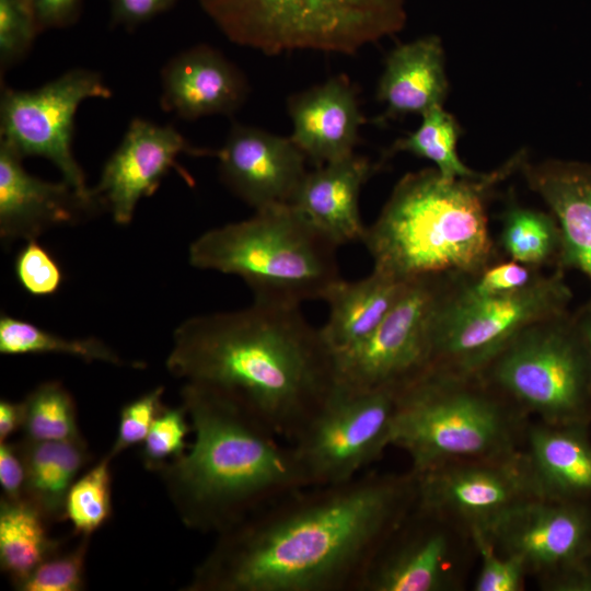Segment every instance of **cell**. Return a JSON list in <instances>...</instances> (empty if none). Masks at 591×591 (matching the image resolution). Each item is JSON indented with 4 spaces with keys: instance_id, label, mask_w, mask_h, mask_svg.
<instances>
[{
    "instance_id": "cell-1",
    "label": "cell",
    "mask_w": 591,
    "mask_h": 591,
    "mask_svg": "<svg viewBox=\"0 0 591 591\" xmlns=\"http://www.w3.org/2000/svg\"><path fill=\"white\" fill-rule=\"evenodd\" d=\"M416 497L413 472L292 491L218 534L185 590L359 591Z\"/></svg>"
},
{
    "instance_id": "cell-2",
    "label": "cell",
    "mask_w": 591,
    "mask_h": 591,
    "mask_svg": "<svg viewBox=\"0 0 591 591\" xmlns=\"http://www.w3.org/2000/svg\"><path fill=\"white\" fill-rule=\"evenodd\" d=\"M166 368L231 399L290 442L336 384L334 355L300 306L258 300L182 322Z\"/></svg>"
},
{
    "instance_id": "cell-3",
    "label": "cell",
    "mask_w": 591,
    "mask_h": 591,
    "mask_svg": "<svg viewBox=\"0 0 591 591\" xmlns=\"http://www.w3.org/2000/svg\"><path fill=\"white\" fill-rule=\"evenodd\" d=\"M181 397L195 440L157 473L187 528L218 535L308 487L292 447L237 404L193 383Z\"/></svg>"
},
{
    "instance_id": "cell-4",
    "label": "cell",
    "mask_w": 591,
    "mask_h": 591,
    "mask_svg": "<svg viewBox=\"0 0 591 591\" xmlns=\"http://www.w3.org/2000/svg\"><path fill=\"white\" fill-rule=\"evenodd\" d=\"M525 157L519 152L476 177L448 179L436 167L405 174L362 239L373 269L407 281L470 275L497 260L488 199Z\"/></svg>"
},
{
    "instance_id": "cell-5",
    "label": "cell",
    "mask_w": 591,
    "mask_h": 591,
    "mask_svg": "<svg viewBox=\"0 0 591 591\" xmlns=\"http://www.w3.org/2000/svg\"><path fill=\"white\" fill-rule=\"evenodd\" d=\"M337 246L291 204L255 210L192 242L189 264L242 278L254 300L296 305L325 300L341 279Z\"/></svg>"
},
{
    "instance_id": "cell-6",
    "label": "cell",
    "mask_w": 591,
    "mask_h": 591,
    "mask_svg": "<svg viewBox=\"0 0 591 591\" xmlns=\"http://www.w3.org/2000/svg\"><path fill=\"white\" fill-rule=\"evenodd\" d=\"M495 390L478 375L429 368L396 393L390 444L414 474L445 463L513 453V428Z\"/></svg>"
},
{
    "instance_id": "cell-7",
    "label": "cell",
    "mask_w": 591,
    "mask_h": 591,
    "mask_svg": "<svg viewBox=\"0 0 591 591\" xmlns=\"http://www.w3.org/2000/svg\"><path fill=\"white\" fill-rule=\"evenodd\" d=\"M229 40L277 55L292 50L355 54L399 32L404 0H199Z\"/></svg>"
},
{
    "instance_id": "cell-8",
    "label": "cell",
    "mask_w": 591,
    "mask_h": 591,
    "mask_svg": "<svg viewBox=\"0 0 591 591\" xmlns=\"http://www.w3.org/2000/svg\"><path fill=\"white\" fill-rule=\"evenodd\" d=\"M478 376L548 425H579L591 405V359L569 312L520 331Z\"/></svg>"
},
{
    "instance_id": "cell-9",
    "label": "cell",
    "mask_w": 591,
    "mask_h": 591,
    "mask_svg": "<svg viewBox=\"0 0 591 591\" xmlns=\"http://www.w3.org/2000/svg\"><path fill=\"white\" fill-rule=\"evenodd\" d=\"M455 276L439 304L429 368L456 374L479 375L520 331L568 312L571 300L558 267L522 290L493 297L461 292Z\"/></svg>"
},
{
    "instance_id": "cell-10",
    "label": "cell",
    "mask_w": 591,
    "mask_h": 591,
    "mask_svg": "<svg viewBox=\"0 0 591 591\" xmlns=\"http://www.w3.org/2000/svg\"><path fill=\"white\" fill-rule=\"evenodd\" d=\"M396 391L339 384L291 442L306 486L356 478L390 444Z\"/></svg>"
},
{
    "instance_id": "cell-11",
    "label": "cell",
    "mask_w": 591,
    "mask_h": 591,
    "mask_svg": "<svg viewBox=\"0 0 591 591\" xmlns=\"http://www.w3.org/2000/svg\"><path fill=\"white\" fill-rule=\"evenodd\" d=\"M450 277L410 279L378 328L356 348L334 357L336 383L397 392L424 373L430 366L436 316Z\"/></svg>"
},
{
    "instance_id": "cell-12",
    "label": "cell",
    "mask_w": 591,
    "mask_h": 591,
    "mask_svg": "<svg viewBox=\"0 0 591 591\" xmlns=\"http://www.w3.org/2000/svg\"><path fill=\"white\" fill-rule=\"evenodd\" d=\"M111 88L101 73L71 69L38 89H1L0 140L22 158L42 157L61 173L62 179L88 192L85 176L72 152L74 118L89 99H109Z\"/></svg>"
},
{
    "instance_id": "cell-13",
    "label": "cell",
    "mask_w": 591,
    "mask_h": 591,
    "mask_svg": "<svg viewBox=\"0 0 591 591\" xmlns=\"http://www.w3.org/2000/svg\"><path fill=\"white\" fill-rule=\"evenodd\" d=\"M416 476V506L442 520L454 517L483 530L514 506L544 498L528 456L510 453L450 462Z\"/></svg>"
},
{
    "instance_id": "cell-14",
    "label": "cell",
    "mask_w": 591,
    "mask_h": 591,
    "mask_svg": "<svg viewBox=\"0 0 591 591\" xmlns=\"http://www.w3.org/2000/svg\"><path fill=\"white\" fill-rule=\"evenodd\" d=\"M477 530V529H472ZM479 531L495 548L526 571L557 573L591 549V524L575 505L546 498L525 500Z\"/></svg>"
},
{
    "instance_id": "cell-15",
    "label": "cell",
    "mask_w": 591,
    "mask_h": 591,
    "mask_svg": "<svg viewBox=\"0 0 591 591\" xmlns=\"http://www.w3.org/2000/svg\"><path fill=\"white\" fill-rule=\"evenodd\" d=\"M182 153L210 152L193 147L172 125L161 126L139 117L130 121L93 188L117 224L126 225L131 221L138 202L151 196L172 169L189 185L194 184L192 176L176 162Z\"/></svg>"
},
{
    "instance_id": "cell-16",
    "label": "cell",
    "mask_w": 591,
    "mask_h": 591,
    "mask_svg": "<svg viewBox=\"0 0 591 591\" xmlns=\"http://www.w3.org/2000/svg\"><path fill=\"white\" fill-rule=\"evenodd\" d=\"M225 186L254 210L291 204L306 174L305 154L291 138L234 124L213 152Z\"/></svg>"
},
{
    "instance_id": "cell-17",
    "label": "cell",
    "mask_w": 591,
    "mask_h": 591,
    "mask_svg": "<svg viewBox=\"0 0 591 591\" xmlns=\"http://www.w3.org/2000/svg\"><path fill=\"white\" fill-rule=\"evenodd\" d=\"M22 160L0 140V236L5 244L37 240L50 228L76 224L106 210L93 188L81 192L63 179L38 178Z\"/></svg>"
},
{
    "instance_id": "cell-18",
    "label": "cell",
    "mask_w": 591,
    "mask_h": 591,
    "mask_svg": "<svg viewBox=\"0 0 591 591\" xmlns=\"http://www.w3.org/2000/svg\"><path fill=\"white\" fill-rule=\"evenodd\" d=\"M415 508L381 546L359 591H440L448 587L450 536L441 518Z\"/></svg>"
},
{
    "instance_id": "cell-19",
    "label": "cell",
    "mask_w": 591,
    "mask_h": 591,
    "mask_svg": "<svg viewBox=\"0 0 591 591\" xmlns=\"http://www.w3.org/2000/svg\"><path fill=\"white\" fill-rule=\"evenodd\" d=\"M248 91L242 71L208 45L179 53L161 71V108L187 120L232 115L245 102Z\"/></svg>"
},
{
    "instance_id": "cell-20",
    "label": "cell",
    "mask_w": 591,
    "mask_h": 591,
    "mask_svg": "<svg viewBox=\"0 0 591 591\" xmlns=\"http://www.w3.org/2000/svg\"><path fill=\"white\" fill-rule=\"evenodd\" d=\"M291 140L316 166L355 153L364 119L357 92L346 76L293 94L288 100Z\"/></svg>"
},
{
    "instance_id": "cell-21",
    "label": "cell",
    "mask_w": 591,
    "mask_h": 591,
    "mask_svg": "<svg viewBox=\"0 0 591 591\" xmlns=\"http://www.w3.org/2000/svg\"><path fill=\"white\" fill-rule=\"evenodd\" d=\"M520 171L530 188L558 222L561 252L558 268H575L591 280V163L524 160Z\"/></svg>"
},
{
    "instance_id": "cell-22",
    "label": "cell",
    "mask_w": 591,
    "mask_h": 591,
    "mask_svg": "<svg viewBox=\"0 0 591 591\" xmlns=\"http://www.w3.org/2000/svg\"><path fill=\"white\" fill-rule=\"evenodd\" d=\"M376 170L356 153L306 172L292 201L337 246L360 241L367 227L359 212V195Z\"/></svg>"
},
{
    "instance_id": "cell-23",
    "label": "cell",
    "mask_w": 591,
    "mask_h": 591,
    "mask_svg": "<svg viewBox=\"0 0 591 591\" xmlns=\"http://www.w3.org/2000/svg\"><path fill=\"white\" fill-rule=\"evenodd\" d=\"M448 93V79L441 40L436 35L398 45L385 60L376 97L385 104L379 118L408 114L422 115L442 105Z\"/></svg>"
},
{
    "instance_id": "cell-24",
    "label": "cell",
    "mask_w": 591,
    "mask_h": 591,
    "mask_svg": "<svg viewBox=\"0 0 591 591\" xmlns=\"http://www.w3.org/2000/svg\"><path fill=\"white\" fill-rule=\"evenodd\" d=\"M408 281L372 269L360 280L341 278L332 287L324 300L328 317L320 331L334 357L356 348L378 328Z\"/></svg>"
},
{
    "instance_id": "cell-25",
    "label": "cell",
    "mask_w": 591,
    "mask_h": 591,
    "mask_svg": "<svg viewBox=\"0 0 591 591\" xmlns=\"http://www.w3.org/2000/svg\"><path fill=\"white\" fill-rule=\"evenodd\" d=\"M528 460L537 487L546 499L591 495V443L579 425L543 422L529 432Z\"/></svg>"
},
{
    "instance_id": "cell-26",
    "label": "cell",
    "mask_w": 591,
    "mask_h": 591,
    "mask_svg": "<svg viewBox=\"0 0 591 591\" xmlns=\"http://www.w3.org/2000/svg\"><path fill=\"white\" fill-rule=\"evenodd\" d=\"M18 444L25 466L24 499L47 522L65 520L69 489L90 461L86 443L80 437L61 441L24 438Z\"/></svg>"
},
{
    "instance_id": "cell-27",
    "label": "cell",
    "mask_w": 591,
    "mask_h": 591,
    "mask_svg": "<svg viewBox=\"0 0 591 591\" xmlns=\"http://www.w3.org/2000/svg\"><path fill=\"white\" fill-rule=\"evenodd\" d=\"M47 521L24 498L0 502V566L13 586L39 564L59 552L60 542L51 538Z\"/></svg>"
},
{
    "instance_id": "cell-28",
    "label": "cell",
    "mask_w": 591,
    "mask_h": 591,
    "mask_svg": "<svg viewBox=\"0 0 591 591\" xmlns=\"http://www.w3.org/2000/svg\"><path fill=\"white\" fill-rule=\"evenodd\" d=\"M499 246L509 259L533 268L556 264L561 252V234L552 213L509 206L501 216Z\"/></svg>"
},
{
    "instance_id": "cell-29",
    "label": "cell",
    "mask_w": 591,
    "mask_h": 591,
    "mask_svg": "<svg viewBox=\"0 0 591 591\" xmlns=\"http://www.w3.org/2000/svg\"><path fill=\"white\" fill-rule=\"evenodd\" d=\"M460 134L455 118L442 105L434 106L421 115V124L414 132L392 144L386 155L408 152L427 159L448 179L479 176L482 173L471 170L459 158L456 143Z\"/></svg>"
},
{
    "instance_id": "cell-30",
    "label": "cell",
    "mask_w": 591,
    "mask_h": 591,
    "mask_svg": "<svg viewBox=\"0 0 591 591\" xmlns=\"http://www.w3.org/2000/svg\"><path fill=\"white\" fill-rule=\"evenodd\" d=\"M0 352L3 355L61 354L80 358L85 362L126 364L123 358L99 338H63L7 314L0 317Z\"/></svg>"
},
{
    "instance_id": "cell-31",
    "label": "cell",
    "mask_w": 591,
    "mask_h": 591,
    "mask_svg": "<svg viewBox=\"0 0 591 591\" xmlns=\"http://www.w3.org/2000/svg\"><path fill=\"white\" fill-rule=\"evenodd\" d=\"M25 438L34 441H61L80 438L76 404L66 387L45 382L23 401Z\"/></svg>"
},
{
    "instance_id": "cell-32",
    "label": "cell",
    "mask_w": 591,
    "mask_h": 591,
    "mask_svg": "<svg viewBox=\"0 0 591 591\" xmlns=\"http://www.w3.org/2000/svg\"><path fill=\"white\" fill-rule=\"evenodd\" d=\"M107 453L72 484L65 502V520L73 532L91 536L112 515V473Z\"/></svg>"
},
{
    "instance_id": "cell-33",
    "label": "cell",
    "mask_w": 591,
    "mask_h": 591,
    "mask_svg": "<svg viewBox=\"0 0 591 591\" xmlns=\"http://www.w3.org/2000/svg\"><path fill=\"white\" fill-rule=\"evenodd\" d=\"M89 535L67 553H56L14 584L21 591H80L84 588Z\"/></svg>"
},
{
    "instance_id": "cell-34",
    "label": "cell",
    "mask_w": 591,
    "mask_h": 591,
    "mask_svg": "<svg viewBox=\"0 0 591 591\" xmlns=\"http://www.w3.org/2000/svg\"><path fill=\"white\" fill-rule=\"evenodd\" d=\"M190 430L192 424L183 404L178 407H164L142 442L140 456L144 467L158 472L182 456Z\"/></svg>"
},
{
    "instance_id": "cell-35",
    "label": "cell",
    "mask_w": 591,
    "mask_h": 591,
    "mask_svg": "<svg viewBox=\"0 0 591 591\" xmlns=\"http://www.w3.org/2000/svg\"><path fill=\"white\" fill-rule=\"evenodd\" d=\"M38 33L30 0H0L1 76L27 56Z\"/></svg>"
},
{
    "instance_id": "cell-36",
    "label": "cell",
    "mask_w": 591,
    "mask_h": 591,
    "mask_svg": "<svg viewBox=\"0 0 591 591\" xmlns=\"http://www.w3.org/2000/svg\"><path fill=\"white\" fill-rule=\"evenodd\" d=\"M543 273L515 260H495L470 275H456L457 289L472 297H493L522 290L535 282Z\"/></svg>"
},
{
    "instance_id": "cell-37",
    "label": "cell",
    "mask_w": 591,
    "mask_h": 591,
    "mask_svg": "<svg viewBox=\"0 0 591 591\" xmlns=\"http://www.w3.org/2000/svg\"><path fill=\"white\" fill-rule=\"evenodd\" d=\"M14 274L21 287L34 297L56 293L63 280L57 260L36 240L26 241L16 255Z\"/></svg>"
},
{
    "instance_id": "cell-38",
    "label": "cell",
    "mask_w": 591,
    "mask_h": 591,
    "mask_svg": "<svg viewBox=\"0 0 591 591\" xmlns=\"http://www.w3.org/2000/svg\"><path fill=\"white\" fill-rule=\"evenodd\" d=\"M163 386H158L125 404L119 413L115 441L108 452L115 457L126 449L144 441L157 417L164 409Z\"/></svg>"
},
{
    "instance_id": "cell-39",
    "label": "cell",
    "mask_w": 591,
    "mask_h": 591,
    "mask_svg": "<svg viewBox=\"0 0 591 591\" xmlns=\"http://www.w3.org/2000/svg\"><path fill=\"white\" fill-rule=\"evenodd\" d=\"M480 555V570L475 591H519L523 587L525 567L517 558L499 553L477 530H471Z\"/></svg>"
},
{
    "instance_id": "cell-40",
    "label": "cell",
    "mask_w": 591,
    "mask_h": 591,
    "mask_svg": "<svg viewBox=\"0 0 591 591\" xmlns=\"http://www.w3.org/2000/svg\"><path fill=\"white\" fill-rule=\"evenodd\" d=\"M176 0H108L111 22L130 31L169 10Z\"/></svg>"
},
{
    "instance_id": "cell-41",
    "label": "cell",
    "mask_w": 591,
    "mask_h": 591,
    "mask_svg": "<svg viewBox=\"0 0 591 591\" xmlns=\"http://www.w3.org/2000/svg\"><path fill=\"white\" fill-rule=\"evenodd\" d=\"M0 485L4 498H24L25 466L18 443H0Z\"/></svg>"
},
{
    "instance_id": "cell-42",
    "label": "cell",
    "mask_w": 591,
    "mask_h": 591,
    "mask_svg": "<svg viewBox=\"0 0 591 591\" xmlns=\"http://www.w3.org/2000/svg\"><path fill=\"white\" fill-rule=\"evenodd\" d=\"M30 2L43 32L74 24L81 14L83 0H30Z\"/></svg>"
},
{
    "instance_id": "cell-43",
    "label": "cell",
    "mask_w": 591,
    "mask_h": 591,
    "mask_svg": "<svg viewBox=\"0 0 591 591\" xmlns=\"http://www.w3.org/2000/svg\"><path fill=\"white\" fill-rule=\"evenodd\" d=\"M24 425V404L8 399L0 402V442H5Z\"/></svg>"
},
{
    "instance_id": "cell-44",
    "label": "cell",
    "mask_w": 591,
    "mask_h": 591,
    "mask_svg": "<svg viewBox=\"0 0 591 591\" xmlns=\"http://www.w3.org/2000/svg\"><path fill=\"white\" fill-rule=\"evenodd\" d=\"M591 359V300L575 315Z\"/></svg>"
}]
</instances>
